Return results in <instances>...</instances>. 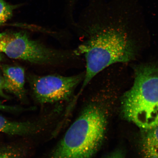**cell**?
<instances>
[{
    "label": "cell",
    "mask_w": 158,
    "mask_h": 158,
    "mask_svg": "<svg viewBox=\"0 0 158 158\" xmlns=\"http://www.w3.org/2000/svg\"><path fill=\"white\" fill-rule=\"evenodd\" d=\"M19 110V108L3 105L0 104V110H7V111H15Z\"/></svg>",
    "instance_id": "obj_13"
},
{
    "label": "cell",
    "mask_w": 158,
    "mask_h": 158,
    "mask_svg": "<svg viewBox=\"0 0 158 158\" xmlns=\"http://www.w3.org/2000/svg\"><path fill=\"white\" fill-rule=\"evenodd\" d=\"M84 72L72 76L51 74L35 77L31 86L35 99L41 104L66 101L72 98L79 85L82 84Z\"/></svg>",
    "instance_id": "obj_5"
},
{
    "label": "cell",
    "mask_w": 158,
    "mask_h": 158,
    "mask_svg": "<svg viewBox=\"0 0 158 158\" xmlns=\"http://www.w3.org/2000/svg\"><path fill=\"white\" fill-rule=\"evenodd\" d=\"M73 1H74V0H73Z\"/></svg>",
    "instance_id": "obj_14"
},
{
    "label": "cell",
    "mask_w": 158,
    "mask_h": 158,
    "mask_svg": "<svg viewBox=\"0 0 158 158\" xmlns=\"http://www.w3.org/2000/svg\"><path fill=\"white\" fill-rule=\"evenodd\" d=\"M32 64H53L64 62L68 53L49 48L30 38L26 32L0 33V54Z\"/></svg>",
    "instance_id": "obj_4"
},
{
    "label": "cell",
    "mask_w": 158,
    "mask_h": 158,
    "mask_svg": "<svg viewBox=\"0 0 158 158\" xmlns=\"http://www.w3.org/2000/svg\"><path fill=\"white\" fill-rule=\"evenodd\" d=\"M104 158H124L123 153L120 151H116L106 156Z\"/></svg>",
    "instance_id": "obj_12"
},
{
    "label": "cell",
    "mask_w": 158,
    "mask_h": 158,
    "mask_svg": "<svg viewBox=\"0 0 158 158\" xmlns=\"http://www.w3.org/2000/svg\"><path fill=\"white\" fill-rule=\"evenodd\" d=\"M141 139V150L143 158H158V124L147 130Z\"/></svg>",
    "instance_id": "obj_8"
},
{
    "label": "cell",
    "mask_w": 158,
    "mask_h": 158,
    "mask_svg": "<svg viewBox=\"0 0 158 158\" xmlns=\"http://www.w3.org/2000/svg\"><path fill=\"white\" fill-rule=\"evenodd\" d=\"M5 90V81L3 76L0 74V96L3 98H7V97L4 93Z\"/></svg>",
    "instance_id": "obj_11"
},
{
    "label": "cell",
    "mask_w": 158,
    "mask_h": 158,
    "mask_svg": "<svg viewBox=\"0 0 158 158\" xmlns=\"http://www.w3.org/2000/svg\"><path fill=\"white\" fill-rule=\"evenodd\" d=\"M15 7L9 4L4 0H0V25L11 18Z\"/></svg>",
    "instance_id": "obj_10"
},
{
    "label": "cell",
    "mask_w": 158,
    "mask_h": 158,
    "mask_svg": "<svg viewBox=\"0 0 158 158\" xmlns=\"http://www.w3.org/2000/svg\"><path fill=\"white\" fill-rule=\"evenodd\" d=\"M123 117L143 130L158 124V65L136 71L133 86L121 100Z\"/></svg>",
    "instance_id": "obj_3"
},
{
    "label": "cell",
    "mask_w": 158,
    "mask_h": 158,
    "mask_svg": "<svg viewBox=\"0 0 158 158\" xmlns=\"http://www.w3.org/2000/svg\"><path fill=\"white\" fill-rule=\"evenodd\" d=\"M38 126L32 122L12 121L0 116V132L12 135H24L34 133Z\"/></svg>",
    "instance_id": "obj_7"
},
{
    "label": "cell",
    "mask_w": 158,
    "mask_h": 158,
    "mask_svg": "<svg viewBox=\"0 0 158 158\" xmlns=\"http://www.w3.org/2000/svg\"><path fill=\"white\" fill-rule=\"evenodd\" d=\"M107 94L102 85L92 95L48 158L94 157L101 147L107 131Z\"/></svg>",
    "instance_id": "obj_2"
},
{
    "label": "cell",
    "mask_w": 158,
    "mask_h": 158,
    "mask_svg": "<svg viewBox=\"0 0 158 158\" xmlns=\"http://www.w3.org/2000/svg\"><path fill=\"white\" fill-rule=\"evenodd\" d=\"M24 150L21 148L13 146L0 147V158H23Z\"/></svg>",
    "instance_id": "obj_9"
},
{
    "label": "cell",
    "mask_w": 158,
    "mask_h": 158,
    "mask_svg": "<svg viewBox=\"0 0 158 158\" xmlns=\"http://www.w3.org/2000/svg\"><path fill=\"white\" fill-rule=\"evenodd\" d=\"M5 90L19 98L24 97L25 70L21 67L3 65L2 67Z\"/></svg>",
    "instance_id": "obj_6"
},
{
    "label": "cell",
    "mask_w": 158,
    "mask_h": 158,
    "mask_svg": "<svg viewBox=\"0 0 158 158\" xmlns=\"http://www.w3.org/2000/svg\"><path fill=\"white\" fill-rule=\"evenodd\" d=\"M124 3L116 11L104 16L96 15L83 29L84 38L73 51L76 56L84 57L86 70L80 92L98 75L116 63L129 62L135 49L119 24Z\"/></svg>",
    "instance_id": "obj_1"
}]
</instances>
